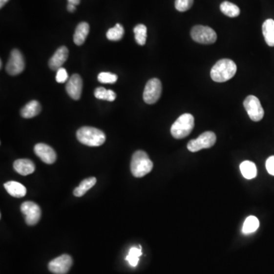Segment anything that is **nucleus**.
Here are the masks:
<instances>
[{"label":"nucleus","instance_id":"nucleus-1","mask_svg":"<svg viewBox=\"0 0 274 274\" xmlns=\"http://www.w3.org/2000/svg\"><path fill=\"white\" fill-rule=\"evenodd\" d=\"M237 72V66L230 59H222L211 69V76L216 83H224L231 80Z\"/></svg>","mask_w":274,"mask_h":274},{"label":"nucleus","instance_id":"nucleus-2","mask_svg":"<svg viewBox=\"0 0 274 274\" xmlns=\"http://www.w3.org/2000/svg\"><path fill=\"white\" fill-rule=\"evenodd\" d=\"M153 163L147 152L138 150L134 152L130 163V169L136 178H143L152 171Z\"/></svg>","mask_w":274,"mask_h":274},{"label":"nucleus","instance_id":"nucleus-3","mask_svg":"<svg viewBox=\"0 0 274 274\" xmlns=\"http://www.w3.org/2000/svg\"><path fill=\"white\" fill-rule=\"evenodd\" d=\"M80 143L88 147H100L105 143L106 136L103 131L91 126H83L76 133Z\"/></svg>","mask_w":274,"mask_h":274},{"label":"nucleus","instance_id":"nucleus-4","mask_svg":"<svg viewBox=\"0 0 274 274\" xmlns=\"http://www.w3.org/2000/svg\"><path fill=\"white\" fill-rule=\"evenodd\" d=\"M194 127V117L190 114H184L174 121L171 128L174 138L181 140L189 136Z\"/></svg>","mask_w":274,"mask_h":274},{"label":"nucleus","instance_id":"nucleus-5","mask_svg":"<svg viewBox=\"0 0 274 274\" xmlns=\"http://www.w3.org/2000/svg\"><path fill=\"white\" fill-rule=\"evenodd\" d=\"M192 39L202 44H212L217 40L216 31L208 26L196 25L190 32Z\"/></svg>","mask_w":274,"mask_h":274},{"label":"nucleus","instance_id":"nucleus-6","mask_svg":"<svg viewBox=\"0 0 274 274\" xmlns=\"http://www.w3.org/2000/svg\"><path fill=\"white\" fill-rule=\"evenodd\" d=\"M216 136L213 132L207 131L202 133L197 139L190 140L188 144V148L190 152H198L204 148H210L215 145Z\"/></svg>","mask_w":274,"mask_h":274},{"label":"nucleus","instance_id":"nucleus-7","mask_svg":"<svg viewBox=\"0 0 274 274\" xmlns=\"http://www.w3.org/2000/svg\"><path fill=\"white\" fill-rule=\"evenodd\" d=\"M162 85L160 80L153 78L148 80L143 91V100L148 105H153L160 99Z\"/></svg>","mask_w":274,"mask_h":274},{"label":"nucleus","instance_id":"nucleus-8","mask_svg":"<svg viewBox=\"0 0 274 274\" xmlns=\"http://www.w3.org/2000/svg\"><path fill=\"white\" fill-rule=\"evenodd\" d=\"M244 107L252 121L258 122L263 119L264 110L260 100L254 95H249L244 101Z\"/></svg>","mask_w":274,"mask_h":274},{"label":"nucleus","instance_id":"nucleus-9","mask_svg":"<svg viewBox=\"0 0 274 274\" xmlns=\"http://www.w3.org/2000/svg\"><path fill=\"white\" fill-rule=\"evenodd\" d=\"M24 66L25 63H24V57L21 52L17 49L12 50L9 61L5 66V70L8 74L11 76H17L22 73Z\"/></svg>","mask_w":274,"mask_h":274},{"label":"nucleus","instance_id":"nucleus-10","mask_svg":"<svg viewBox=\"0 0 274 274\" xmlns=\"http://www.w3.org/2000/svg\"><path fill=\"white\" fill-rule=\"evenodd\" d=\"M21 211L24 214L26 223L28 226L36 225L42 216L40 207L34 202H24L21 206Z\"/></svg>","mask_w":274,"mask_h":274},{"label":"nucleus","instance_id":"nucleus-11","mask_svg":"<svg viewBox=\"0 0 274 274\" xmlns=\"http://www.w3.org/2000/svg\"><path fill=\"white\" fill-rule=\"evenodd\" d=\"M73 265V258L68 254H63L52 260L48 264V269L54 274H66Z\"/></svg>","mask_w":274,"mask_h":274},{"label":"nucleus","instance_id":"nucleus-12","mask_svg":"<svg viewBox=\"0 0 274 274\" xmlns=\"http://www.w3.org/2000/svg\"><path fill=\"white\" fill-rule=\"evenodd\" d=\"M35 153L38 157L42 159V162L46 164L51 165L55 162L57 159V154L54 148H51L50 146L44 144V143H38L35 145Z\"/></svg>","mask_w":274,"mask_h":274},{"label":"nucleus","instance_id":"nucleus-13","mask_svg":"<svg viewBox=\"0 0 274 274\" xmlns=\"http://www.w3.org/2000/svg\"><path fill=\"white\" fill-rule=\"evenodd\" d=\"M66 89L68 95L72 99L79 100L83 91V80L81 76L78 74H73L71 76L66 83Z\"/></svg>","mask_w":274,"mask_h":274},{"label":"nucleus","instance_id":"nucleus-14","mask_svg":"<svg viewBox=\"0 0 274 274\" xmlns=\"http://www.w3.org/2000/svg\"><path fill=\"white\" fill-rule=\"evenodd\" d=\"M69 56V50L66 47H61L57 49L54 55L49 61V66L52 70L57 71L62 67Z\"/></svg>","mask_w":274,"mask_h":274},{"label":"nucleus","instance_id":"nucleus-15","mask_svg":"<svg viewBox=\"0 0 274 274\" xmlns=\"http://www.w3.org/2000/svg\"><path fill=\"white\" fill-rule=\"evenodd\" d=\"M13 167L16 172L23 176L32 174L35 170L34 162L27 159H18L14 162Z\"/></svg>","mask_w":274,"mask_h":274},{"label":"nucleus","instance_id":"nucleus-16","mask_svg":"<svg viewBox=\"0 0 274 274\" xmlns=\"http://www.w3.org/2000/svg\"><path fill=\"white\" fill-rule=\"evenodd\" d=\"M4 188L9 195L16 198L24 197L27 193L25 187L17 181H8L5 183Z\"/></svg>","mask_w":274,"mask_h":274},{"label":"nucleus","instance_id":"nucleus-17","mask_svg":"<svg viewBox=\"0 0 274 274\" xmlns=\"http://www.w3.org/2000/svg\"><path fill=\"white\" fill-rule=\"evenodd\" d=\"M89 24L87 22L83 21L78 24L76 31H75L74 36H73V41L76 45L81 46L84 43L87 36L89 34Z\"/></svg>","mask_w":274,"mask_h":274},{"label":"nucleus","instance_id":"nucleus-18","mask_svg":"<svg viewBox=\"0 0 274 274\" xmlns=\"http://www.w3.org/2000/svg\"><path fill=\"white\" fill-rule=\"evenodd\" d=\"M42 106L38 101H31L21 108V115L24 118H32L40 114Z\"/></svg>","mask_w":274,"mask_h":274},{"label":"nucleus","instance_id":"nucleus-19","mask_svg":"<svg viewBox=\"0 0 274 274\" xmlns=\"http://www.w3.org/2000/svg\"><path fill=\"white\" fill-rule=\"evenodd\" d=\"M264 40L270 47H274V20L267 19L262 26Z\"/></svg>","mask_w":274,"mask_h":274},{"label":"nucleus","instance_id":"nucleus-20","mask_svg":"<svg viewBox=\"0 0 274 274\" xmlns=\"http://www.w3.org/2000/svg\"><path fill=\"white\" fill-rule=\"evenodd\" d=\"M240 170L244 178L246 179H253L257 176V167L255 164L251 161H244L240 165Z\"/></svg>","mask_w":274,"mask_h":274},{"label":"nucleus","instance_id":"nucleus-21","mask_svg":"<svg viewBox=\"0 0 274 274\" xmlns=\"http://www.w3.org/2000/svg\"><path fill=\"white\" fill-rule=\"evenodd\" d=\"M96 181V178H94V177H91V178L83 180L80 183V186L77 187L75 189L74 191H73V194L77 197H83L84 193H86L88 190H89L92 187L95 186Z\"/></svg>","mask_w":274,"mask_h":274},{"label":"nucleus","instance_id":"nucleus-22","mask_svg":"<svg viewBox=\"0 0 274 274\" xmlns=\"http://www.w3.org/2000/svg\"><path fill=\"white\" fill-rule=\"evenodd\" d=\"M260 226L258 219L256 216H250L245 219L242 228V232L245 234H251L254 232Z\"/></svg>","mask_w":274,"mask_h":274},{"label":"nucleus","instance_id":"nucleus-23","mask_svg":"<svg viewBox=\"0 0 274 274\" xmlns=\"http://www.w3.org/2000/svg\"><path fill=\"white\" fill-rule=\"evenodd\" d=\"M220 10L223 14L230 18L237 17L240 15L239 8L235 4L232 3L228 1L221 4Z\"/></svg>","mask_w":274,"mask_h":274},{"label":"nucleus","instance_id":"nucleus-24","mask_svg":"<svg viewBox=\"0 0 274 274\" xmlns=\"http://www.w3.org/2000/svg\"><path fill=\"white\" fill-rule=\"evenodd\" d=\"M124 35H125V28L121 24L117 23L114 28H110L107 31L106 36H107V38L109 41L118 42V41L122 39Z\"/></svg>","mask_w":274,"mask_h":274},{"label":"nucleus","instance_id":"nucleus-25","mask_svg":"<svg viewBox=\"0 0 274 274\" xmlns=\"http://www.w3.org/2000/svg\"><path fill=\"white\" fill-rule=\"evenodd\" d=\"M94 94H95L96 99L108 101V102H114L116 99V97H117L114 91L106 89L103 87L97 88L94 91Z\"/></svg>","mask_w":274,"mask_h":274},{"label":"nucleus","instance_id":"nucleus-26","mask_svg":"<svg viewBox=\"0 0 274 274\" xmlns=\"http://www.w3.org/2000/svg\"><path fill=\"white\" fill-rule=\"evenodd\" d=\"M133 32H134L136 43L141 46L145 45L147 38V26L143 24H137L133 29Z\"/></svg>","mask_w":274,"mask_h":274},{"label":"nucleus","instance_id":"nucleus-27","mask_svg":"<svg viewBox=\"0 0 274 274\" xmlns=\"http://www.w3.org/2000/svg\"><path fill=\"white\" fill-rule=\"evenodd\" d=\"M142 254L143 253H142V248L140 245L139 246V249L136 247H133L129 250V253L126 256V260L129 262V265L133 267H136L138 265L139 260Z\"/></svg>","mask_w":274,"mask_h":274},{"label":"nucleus","instance_id":"nucleus-28","mask_svg":"<svg viewBox=\"0 0 274 274\" xmlns=\"http://www.w3.org/2000/svg\"><path fill=\"white\" fill-rule=\"evenodd\" d=\"M117 75L106 72H102L98 76V80L103 84H114L117 81Z\"/></svg>","mask_w":274,"mask_h":274},{"label":"nucleus","instance_id":"nucleus-29","mask_svg":"<svg viewBox=\"0 0 274 274\" xmlns=\"http://www.w3.org/2000/svg\"><path fill=\"white\" fill-rule=\"evenodd\" d=\"M193 0H175V8L179 12H186L192 7Z\"/></svg>","mask_w":274,"mask_h":274},{"label":"nucleus","instance_id":"nucleus-30","mask_svg":"<svg viewBox=\"0 0 274 274\" xmlns=\"http://www.w3.org/2000/svg\"><path fill=\"white\" fill-rule=\"evenodd\" d=\"M69 80V76H68L67 71L66 69L61 67L57 70V75H56V81L58 83H66Z\"/></svg>","mask_w":274,"mask_h":274},{"label":"nucleus","instance_id":"nucleus-31","mask_svg":"<svg viewBox=\"0 0 274 274\" xmlns=\"http://www.w3.org/2000/svg\"><path fill=\"white\" fill-rule=\"evenodd\" d=\"M266 169L270 174L274 176V155L267 159L266 162Z\"/></svg>","mask_w":274,"mask_h":274},{"label":"nucleus","instance_id":"nucleus-32","mask_svg":"<svg viewBox=\"0 0 274 274\" xmlns=\"http://www.w3.org/2000/svg\"><path fill=\"white\" fill-rule=\"evenodd\" d=\"M76 9V5H74V4H72V3H68L67 10L69 11V12H75Z\"/></svg>","mask_w":274,"mask_h":274},{"label":"nucleus","instance_id":"nucleus-33","mask_svg":"<svg viewBox=\"0 0 274 274\" xmlns=\"http://www.w3.org/2000/svg\"><path fill=\"white\" fill-rule=\"evenodd\" d=\"M68 3L74 4V5H77L80 3V1L81 0H67Z\"/></svg>","mask_w":274,"mask_h":274},{"label":"nucleus","instance_id":"nucleus-34","mask_svg":"<svg viewBox=\"0 0 274 274\" xmlns=\"http://www.w3.org/2000/svg\"><path fill=\"white\" fill-rule=\"evenodd\" d=\"M9 1V0H0V8L2 9V8L3 7L4 5H5V4L7 3Z\"/></svg>","mask_w":274,"mask_h":274},{"label":"nucleus","instance_id":"nucleus-35","mask_svg":"<svg viewBox=\"0 0 274 274\" xmlns=\"http://www.w3.org/2000/svg\"><path fill=\"white\" fill-rule=\"evenodd\" d=\"M0 68H2V61H0Z\"/></svg>","mask_w":274,"mask_h":274}]
</instances>
